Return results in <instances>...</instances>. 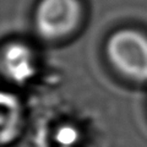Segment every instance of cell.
<instances>
[{
  "instance_id": "4",
  "label": "cell",
  "mask_w": 147,
  "mask_h": 147,
  "mask_svg": "<svg viewBox=\"0 0 147 147\" xmlns=\"http://www.w3.org/2000/svg\"><path fill=\"white\" fill-rule=\"evenodd\" d=\"M1 142L3 145L11 142L17 134L20 112L17 100L11 94L1 96Z\"/></svg>"
},
{
  "instance_id": "3",
  "label": "cell",
  "mask_w": 147,
  "mask_h": 147,
  "mask_svg": "<svg viewBox=\"0 0 147 147\" xmlns=\"http://www.w3.org/2000/svg\"><path fill=\"white\" fill-rule=\"evenodd\" d=\"M3 69L11 80L22 82L33 74V64L30 49L22 44L7 45L3 55Z\"/></svg>"
},
{
  "instance_id": "2",
  "label": "cell",
  "mask_w": 147,
  "mask_h": 147,
  "mask_svg": "<svg viewBox=\"0 0 147 147\" xmlns=\"http://www.w3.org/2000/svg\"><path fill=\"white\" fill-rule=\"evenodd\" d=\"M79 13L77 0H42L37 10V27L44 37H60L74 28Z\"/></svg>"
},
{
  "instance_id": "1",
  "label": "cell",
  "mask_w": 147,
  "mask_h": 147,
  "mask_svg": "<svg viewBox=\"0 0 147 147\" xmlns=\"http://www.w3.org/2000/svg\"><path fill=\"white\" fill-rule=\"evenodd\" d=\"M112 63L125 75L147 80V39L132 30H123L112 36L108 43Z\"/></svg>"
}]
</instances>
